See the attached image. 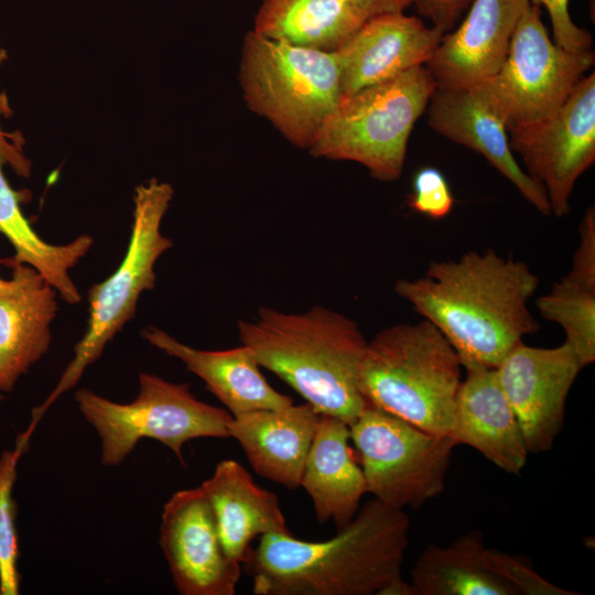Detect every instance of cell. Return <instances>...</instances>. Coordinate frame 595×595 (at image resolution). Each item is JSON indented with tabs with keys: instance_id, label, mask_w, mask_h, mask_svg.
<instances>
[{
	"instance_id": "1",
	"label": "cell",
	"mask_w": 595,
	"mask_h": 595,
	"mask_svg": "<svg viewBox=\"0 0 595 595\" xmlns=\"http://www.w3.org/2000/svg\"><path fill=\"white\" fill-rule=\"evenodd\" d=\"M539 283L526 262L486 249L432 260L422 277L400 279L393 289L444 335L462 364L497 368L540 329L529 310Z\"/></svg>"
},
{
	"instance_id": "2",
	"label": "cell",
	"mask_w": 595,
	"mask_h": 595,
	"mask_svg": "<svg viewBox=\"0 0 595 595\" xmlns=\"http://www.w3.org/2000/svg\"><path fill=\"white\" fill-rule=\"evenodd\" d=\"M409 527L404 510L374 498L325 541L260 536L241 569L256 595H380L401 577Z\"/></svg>"
},
{
	"instance_id": "3",
	"label": "cell",
	"mask_w": 595,
	"mask_h": 595,
	"mask_svg": "<svg viewBox=\"0 0 595 595\" xmlns=\"http://www.w3.org/2000/svg\"><path fill=\"white\" fill-rule=\"evenodd\" d=\"M238 334L260 367L320 414L350 425L365 409L359 370L368 342L351 318L318 305L302 313L262 306L253 321L238 322Z\"/></svg>"
},
{
	"instance_id": "4",
	"label": "cell",
	"mask_w": 595,
	"mask_h": 595,
	"mask_svg": "<svg viewBox=\"0 0 595 595\" xmlns=\"http://www.w3.org/2000/svg\"><path fill=\"white\" fill-rule=\"evenodd\" d=\"M462 368L454 347L428 320L394 324L367 343L359 389L368 404L451 436Z\"/></svg>"
},
{
	"instance_id": "5",
	"label": "cell",
	"mask_w": 595,
	"mask_h": 595,
	"mask_svg": "<svg viewBox=\"0 0 595 595\" xmlns=\"http://www.w3.org/2000/svg\"><path fill=\"white\" fill-rule=\"evenodd\" d=\"M239 79L247 106L302 149L312 147L342 98L335 52L270 40L252 30L244 39Z\"/></svg>"
},
{
	"instance_id": "6",
	"label": "cell",
	"mask_w": 595,
	"mask_h": 595,
	"mask_svg": "<svg viewBox=\"0 0 595 595\" xmlns=\"http://www.w3.org/2000/svg\"><path fill=\"white\" fill-rule=\"evenodd\" d=\"M173 195V187L156 178L136 187L131 234L125 257L107 279L89 289L86 331L75 345L74 357L56 386L33 410L30 425L35 428L48 408L76 386L84 371L102 355L107 344L134 317L140 295L154 289V266L173 246V241L161 232V223Z\"/></svg>"
},
{
	"instance_id": "7",
	"label": "cell",
	"mask_w": 595,
	"mask_h": 595,
	"mask_svg": "<svg viewBox=\"0 0 595 595\" xmlns=\"http://www.w3.org/2000/svg\"><path fill=\"white\" fill-rule=\"evenodd\" d=\"M435 89L436 83L421 65L342 96L310 153L315 158L359 163L379 181L398 180L411 131Z\"/></svg>"
},
{
	"instance_id": "8",
	"label": "cell",
	"mask_w": 595,
	"mask_h": 595,
	"mask_svg": "<svg viewBox=\"0 0 595 595\" xmlns=\"http://www.w3.org/2000/svg\"><path fill=\"white\" fill-rule=\"evenodd\" d=\"M74 399L97 432L105 467L121 464L142 439L164 444L184 464L182 448L187 442L230 437L229 411L198 400L187 383L170 382L149 372H140L139 392L129 403L111 401L88 389H78Z\"/></svg>"
},
{
	"instance_id": "9",
	"label": "cell",
	"mask_w": 595,
	"mask_h": 595,
	"mask_svg": "<svg viewBox=\"0 0 595 595\" xmlns=\"http://www.w3.org/2000/svg\"><path fill=\"white\" fill-rule=\"evenodd\" d=\"M367 491L385 505L422 507L441 495L457 443L366 404L349 425Z\"/></svg>"
},
{
	"instance_id": "10",
	"label": "cell",
	"mask_w": 595,
	"mask_h": 595,
	"mask_svg": "<svg viewBox=\"0 0 595 595\" xmlns=\"http://www.w3.org/2000/svg\"><path fill=\"white\" fill-rule=\"evenodd\" d=\"M594 62L592 50L573 52L551 40L540 7L530 3L518 21L501 67L484 85L510 133L556 111Z\"/></svg>"
},
{
	"instance_id": "11",
	"label": "cell",
	"mask_w": 595,
	"mask_h": 595,
	"mask_svg": "<svg viewBox=\"0 0 595 595\" xmlns=\"http://www.w3.org/2000/svg\"><path fill=\"white\" fill-rule=\"evenodd\" d=\"M508 134L524 172L544 190L551 213L567 215L576 181L595 161V74L585 75L551 116Z\"/></svg>"
},
{
	"instance_id": "12",
	"label": "cell",
	"mask_w": 595,
	"mask_h": 595,
	"mask_svg": "<svg viewBox=\"0 0 595 595\" xmlns=\"http://www.w3.org/2000/svg\"><path fill=\"white\" fill-rule=\"evenodd\" d=\"M583 368L566 340L551 348L522 342L495 368L529 453L553 447L564 424L567 396Z\"/></svg>"
},
{
	"instance_id": "13",
	"label": "cell",
	"mask_w": 595,
	"mask_h": 595,
	"mask_svg": "<svg viewBox=\"0 0 595 595\" xmlns=\"http://www.w3.org/2000/svg\"><path fill=\"white\" fill-rule=\"evenodd\" d=\"M160 547L182 595H234L241 564L225 552L212 507L199 487L164 504Z\"/></svg>"
},
{
	"instance_id": "14",
	"label": "cell",
	"mask_w": 595,
	"mask_h": 595,
	"mask_svg": "<svg viewBox=\"0 0 595 595\" xmlns=\"http://www.w3.org/2000/svg\"><path fill=\"white\" fill-rule=\"evenodd\" d=\"M426 108L431 129L480 153L539 213L551 214L544 190L516 160L504 118L484 83L456 89L436 88Z\"/></svg>"
},
{
	"instance_id": "15",
	"label": "cell",
	"mask_w": 595,
	"mask_h": 595,
	"mask_svg": "<svg viewBox=\"0 0 595 595\" xmlns=\"http://www.w3.org/2000/svg\"><path fill=\"white\" fill-rule=\"evenodd\" d=\"M530 0H473L459 26L444 33L425 67L436 88L478 85L501 67Z\"/></svg>"
},
{
	"instance_id": "16",
	"label": "cell",
	"mask_w": 595,
	"mask_h": 595,
	"mask_svg": "<svg viewBox=\"0 0 595 595\" xmlns=\"http://www.w3.org/2000/svg\"><path fill=\"white\" fill-rule=\"evenodd\" d=\"M11 115L9 98L0 87V234L14 249V257L8 260L32 267L64 302L77 304L82 295L69 270L90 250L94 239L85 234L68 244H48L35 232L23 215L21 195L10 186L3 173L4 164H9L19 176L28 177L31 173V162L23 152L22 136L2 129L1 118Z\"/></svg>"
},
{
	"instance_id": "17",
	"label": "cell",
	"mask_w": 595,
	"mask_h": 595,
	"mask_svg": "<svg viewBox=\"0 0 595 595\" xmlns=\"http://www.w3.org/2000/svg\"><path fill=\"white\" fill-rule=\"evenodd\" d=\"M444 33L420 18L386 13L367 19L335 51L342 96L425 65Z\"/></svg>"
},
{
	"instance_id": "18",
	"label": "cell",
	"mask_w": 595,
	"mask_h": 595,
	"mask_svg": "<svg viewBox=\"0 0 595 595\" xmlns=\"http://www.w3.org/2000/svg\"><path fill=\"white\" fill-rule=\"evenodd\" d=\"M6 263L11 278L0 289V392L12 391L20 377L47 354L58 309L56 290L35 269Z\"/></svg>"
},
{
	"instance_id": "19",
	"label": "cell",
	"mask_w": 595,
	"mask_h": 595,
	"mask_svg": "<svg viewBox=\"0 0 595 595\" xmlns=\"http://www.w3.org/2000/svg\"><path fill=\"white\" fill-rule=\"evenodd\" d=\"M451 436L508 474L519 475L529 452L495 368L464 363Z\"/></svg>"
},
{
	"instance_id": "20",
	"label": "cell",
	"mask_w": 595,
	"mask_h": 595,
	"mask_svg": "<svg viewBox=\"0 0 595 595\" xmlns=\"http://www.w3.org/2000/svg\"><path fill=\"white\" fill-rule=\"evenodd\" d=\"M320 413L310 403L260 409L232 416L229 436L240 444L261 477L288 489L301 487Z\"/></svg>"
},
{
	"instance_id": "21",
	"label": "cell",
	"mask_w": 595,
	"mask_h": 595,
	"mask_svg": "<svg viewBox=\"0 0 595 595\" xmlns=\"http://www.w3.org/2000/svg\"><path fill=\"white\" fill-rule=\"evenodd\" d=\"M140 335L153 347L182 361L199 377L232 416L260 409H280L293 400L273 389L260 371L251 349L241 346L204 350L181 343L165 331L144 327Z\"/></svg>"
},
{
	"instance_id": "22",
	"label": "cell",
	"mask_w": 595,
	"mask_h": 595,
	"mask_svg": "<svg viewBox=\"0 0 595 595\" xmlns=\"http://www.w3.org/2000/svg\"><path fill=\"white\" fill-rule=\"evenodd\" d=\"M226 554L240 564L250 542L267 533L291 534L277 495L260 487L234 459L220 461L201 485Z\"/></svg>"
},
{
	"instance_id": "23",
	"label": "cell",
	"mask_w": 595,
	"mask_h": 595,
	"mask_svg": "<svg viewBox=\"0 0 595 595\" xmlns=\"http://www.w3.org/2000/svg\"><path fill=\"white\" fill-rule=\"evenodd\" d=\"M349 425L340 419L320 414L301 479L320 523L348 524L367 494V484L349 446Z\"/></svg>"
},
{
	"instance_id": "24",
	"label": "cell",
	"mask_w": 595,
	"mask_h": 595,
	"mask_svg": "<svg viewBox=\"0 0 595 595\" xmlns=\"http://www.w3.org/2000/svg\"><path fill=\"white\" fill-rule=\"evenodd\" d=\"M580 242L567 273L536 301L540 315L559 324L582 365L595 360V209L578 226Z\"/></svg>"
},
{
	"instance_id": "25",
	"label": "cell",
	"mask_w": 595,
	"mask_h": 595,
	"mask_svg": "<svg viewBox=\"0 0 595 595\" xmlns=\"http://www.w3.org/2000/svg\"><path fill=\"white\" fill-rule=\"evenodd\" d=\"M366 20L346 0H261L252 31L291 45L335 52Z\"/></svg>"
},
{
	"instance_id": "26",
	"label": "cell",
	"mask_w": 595,
	"mask_h": 595,
	"mask_svg": "<svg viewBox=\"0 0 595 595\" xmlns=\"http://www.w3.org/2000/svg\"><path fill=\"white\" fill-rule=\"evenodd\" d=\"M415 595H517L489 565L483 534L472 530L447 545L430 544L411 570Z\"/></svg>"
},
{
	"instance_id": "27",
	"label": "cell",
	"mask_w": 595,
	"mask_h": 595,
	"mask_svg": "<svg viewBox=\"0 0 595 595\" xmlns=\"http://www.w3.org/2000/svg\"><path fill=\"white\" fill-rule=\"evenodd\" d=\"M30 437L31 433L24 431L18 436L14 448L2 452L0 456V595L20 593V550L15 527L18 505L13 498V487L17 466L29 447Z\"/></svg>"
},
{
	"instance_id": "28",
	"label": "cell",
	"mask_w": 595,
	"mask_h": 595,
	"mask_svg": "<svg viewBox=\"0 0 595 595\" xmlns=\"http://www.w3.org/2000/svg\"><path fill=\"white\" fill-rule=\"evenodd\" d=\"M488 561L493 571L506 581L516 591L517 595L576 594L547 581L518 555L488 548Z\"/></svg>"
},
{
	"instance_id": "29",
	"label": "cell",
	"mask_w": 595,
	"mask_h": 595,
	"mask_svg": "<svg viewBox=\"0 0 595 595\" xmlns=\"http://www.w3.org/2000/svg\"><path fill=\"white\" fill-rule=\"evenodd\" d=\"M412 187L409 205L415 212L434 219L444 218L451 213L454 197L447 181L437 169H421L413 177Z\"/></svg>"
},
{
	"instance_id": "30",
	"label": "cell",
	"mask_w": 595,
	"mask_h": 595,
	"mask_svg": "<svg viewBox=\"0 0 595 595\" xmlns=\"http://www.w3.org/2000/svg\"><path fill=\"white\" fill-rule=\"evenodd\" d=\"M570 0H530L536 6H543L550 17L553 41L561 47L581 52L592 48L591 33L576 25L570 15Z\"/></svg>"
},
{
	"instance_id": "31",
	"label": "cell",
	"mask_w": 595,
	"mask_h": 595,
	"mask_svg": "<svg viewBox=\"0 0 595 595\" xmlns=\"http://www.w3.org/2000/svg\"><path fill=\"white\" fill-rule=\"evenodd\" d=\"M473 0H412L420 15L442 33L450 32Z\"/></svg>"
},
{
	"instance_id": "32",
	"label": "cell",
	"mask_w": 595,
	"mask_h": 595,
	"mask_svg": "<svg viewBox=\"0 0 595 595\" xmlns=\"http://www.w3.org/2000/svg\"><path fill=\"white\" fill-rule=\"evenodd\" d=\"M356 7L367 19L386 14L401 13L412 4V0H346Z\"/></svg>"
},
{
	"instance_id": "33",
	"label": "cell",
	"mask_w": 595,
	"mask_h": 595,
	"mask_svg": "<svg viewBox=\"0 0 595 595\" xmlns=\"http://www.w3.org/2000/svg\"><path fill=\"white\" fill-rule=\"evenodd\" d=\"M8 58V53L4 48H0V65Z\"/></svg>"
},
{
	"instance_id": "34",
	"label": "cell",
	"mask_w": 595,
	"mask_h": 595,
	"mask_svg": "<svg viewBox=\"0 0 595 595\" xmlns=\"http://www.w3.org/2000/svg\"><path fill=\"white\" fill-rule=\"evenodd\" d=\"M7 283H8V280H3L2 278H0V289L6 286Z\"/></svg>"
},
{
	"instance_id": "35",
	"label": "cell",
	"mask_w": 595,
	"mask_h": 595,
	"mask_svg": "<svg viewBox=\"0 0 595 595\" xmlns=\"http://www.w3.org/2000/svg\"><path fill=\"white\" fill-rule=\"evenodd\" d=\"M3 399V394L0 392V401Z\"/></svg>"
}]
</instances>
